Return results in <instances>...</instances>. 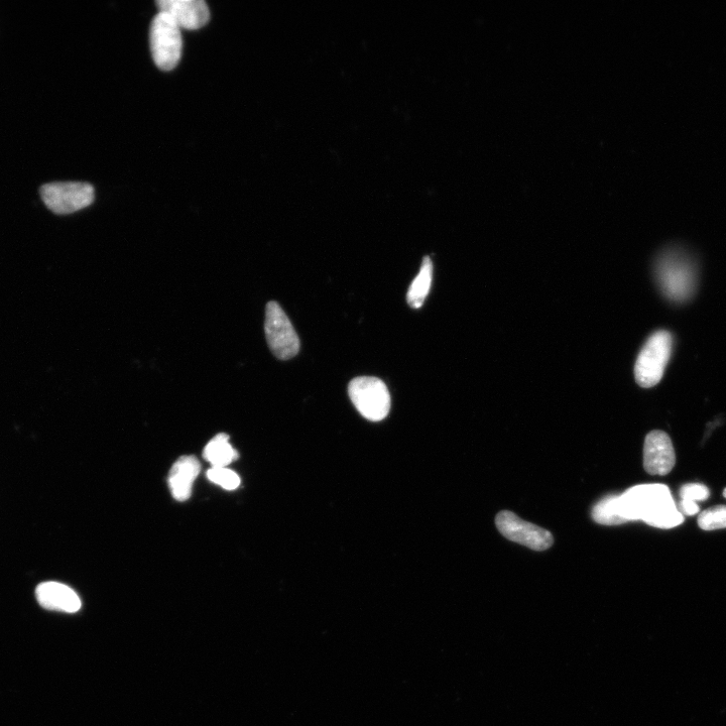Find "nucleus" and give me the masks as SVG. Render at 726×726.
I'll list each match as a JSON object with an SVG mask.
<instances>
[{"instance_id": "f257e3e1", "label": "nucleus", "mask_w": 726, "mask_h": 726, "mask_svg": "<svg viewBox=\"0 0 726 726\" xmlns=\"http://www.w3.org/2000/svg\"><path fill=\"white\" fill-rule=\"evenodd\" d=\"M619 516L625 523L643 521L659 529H672L684 522L671 492L664 484H641L617 496Z\"/></svg>"}, {"instance_id": "f03ea898", "label": "nucleus", "mask_w": 726, "mask_h": 726, "mask_svg": "<svg viewBox=\"0 0 726 726\" xmlns=\"http://www.w3.org/2000/svg\"><path fill=\"white\" fill-rule=\"evenodd\" d=\"M657 279L663 293L674 302L690 299L696 286L695 267L690 259L677 251L668 252L658 261Z\"/></svg>"}, {"instance_id": "7ed1b4c3", "label": "nucleus", "mask_w": 726, "mask_h": 726, "mask_svg": "<svg viewBox=\"0 0 726 726\" xmlns=\"http://www.w3.org/2000/svg\"><path fill=\"white\" fill-rule=\"evenodd\" d=\"M673 347L672 335L665 330L653 334L637 359L635 375L643 388L656 386L663 378Z\"/></svg>"}, {"instance_id": "20e7f679", "label": "nucleus", "mask_w": 726, "mask_h": 726, "mask_svg": "<svg viewBox=\"0 0 726 726\" xmlns=\"http://www.w3.org/2000/svg\"><path fill=\"white\" fill-rule=\"evenodd\" d=\"M348 395L357 411L370 421H382L390 413V392L386 384L378 378L353 379L348 386Z\"/></svg>"}, {"instance_id": "39448f33", "label": "nucleus", "mask_w": 726, "mask_h": 726, "mask_svg": "<svg viewBox=\"0 0 726 726\" xmlns=\"http://www.w3.org/2000/svg\"><path fill=\"white\" fill-rule=\"evenodd\" d=\"M150 43L153 59L158 68L171 71L178 65L183 48L181 29L168 15L159 13L154 19Z\"/></svg>"}, {"instance_id": "423d86ee", "label": "nucleus", "mask_w": 726, "mask_h": 726, "mask_svg": "<svg viewBox=\"0 0 726 726\" xmlns=\"http://www.w3.org/2000/svg\"><path fill=\"white\" fill-rule=\"evenodd\" d=\"M46 206L59 215L71 214L91 205L95 198L92 185L82 182H58L41 188Z\"/></svg>"}, {"instance_id": "0eeeda50", "label": "nucleus", "mask_w": 726, "mask_h": 726, "mask_svg": "<svg viewBox=\"0 0 726 726\" xmlns=\"http://www.w3.org/2000/svg\"><path fill=\"white\" fill-rule=\"evenodd\" d=\"M265 332L273 354L281 360L295 357L300 350L299 336L277 302H270L266 308Z\"/></svg>"}, {"instance_id": "6e6552de", "label": "nucleus", "mask_w": 726, "mask_h": 726, "mask_svg": "<svg viewBox=\"0 0 726 726\" xmlns=\"http://www.w3.org/2000/svg\"><path fill=\"white\" fill-rule=\"evenodd\" d=\"M496 525L504 537L535 551H545L554 543L549 531L521 520L510 511L498 514Z\"/></svg>"}, {"instance_id": "1a4fd4ad", "label": "nucleus", "mask_w": 726, "mask_h": 726, "mask_svg": "<svg viewBox=\"0 0 726 726\" xmlns=\"http://www.w3.org/2000/svg\"><path fill=\"white\" fill-rule=\"evenodd\" d=\"M160 13L168 15L180 29L199 30L210 20V12L203 0H159Z\"/></svg>"}, {"instance_id": "9d476101", "label": "nucleus", "mask_w": 726, "mask_h": 726, "mask_svg": "<svg viewBox=\"0 0 726 726\" xmlns=\"http://www.w3.org/2000/svg\"><path fill=\"white\" fill-rule=\"evenodd\" d=\"M676 463L675 450L668 434L653 431L648 434L644 446V467L651 475L669 474Z\"/></svg>"}, {"instance_id": "9b49d317", "label": "nucleus", "mask_w": 726, "mask_h": 726, "mask_svg": "<svg viewBox=\"0 0 726 726\" xmlns=\"http://www.w3.org/2000/svg\"><path fill=\"white\" fill-rule=\"evenodd\" d=\"M37 600L48 611L74 614L81 609L78 594L69 586L59 582H44L36 589Z\"/></svg>"}, {"instance_id": "f8f14e48", "label": "nucleus", "mask_w": 726, "mask_h": 726, "mask_svg": "<svg viewBox=\"0 0 726 726\" xmlns=\"http://www.w3.org/2000/svg\"><path fill=\"white\" fill-rule=\"evenodd\" d=\"M200 470L201 464L195 456H182L176 461L169 475V487L176 501L185 502L190 499Z\"/></svg>"}, {"instance_id": "ddd939ff", "label": "nucleus", "mask_w": 726, "mask_h": 726, "mask_svg": "<svg viewBox=\"0 0 726 726\" xmlns=\"http://www.w3.org/2000/svg\"><path fill=\"white\" fill-rule=\"evenodd\" d=\"M432 280L433 263L429 257H425L418 276L408 290L407 301L410 307L419 309L423 306L430 292Z\"/></svg>"}, {"instance_id": "4468645a", "label": "nucleus", "mask_w": 726, "mask_h": 726, "mask_svg": "<svg viewBox=\"0 0 726 726\" xmlns=\"http://www.w3.org/2000/svg\"><path fill=\"white\" fill-rule=\"evenodd\" d=\"M203 455L212 467H226L238 457L226 434L216 435L205 447Z\"/></svg>"}, {"instance_id": "2eb2a0df", "label": "nucleus", "mask_w": 726, "mask_h": 726, "mask_svg": "<svg viewBox=\"0 0 726 726\" xmlns=\"http://www.w3.org/2000/svg\"><path fill=\"white\" fill-rule=\"evenodd\" d=\"M710 496L709 490L700 483L685 484L680 490L681 513L686 516H694L699 512L696 502L706 501Z\"/></svg>"}, {"instance_id": "dca6fc26", "label": "nucleus", "mask_w": 726, "mask_h": 726, "mask_svg": "<svg viewBox=\"0 0 726 726\" xmlns=\"http://www.w3.org/2000/svg\"><path fill=\"white\" fill-rule=\"evenodd\" d=\"M616 501L617 496H609L596 504L591 512L593 521L607 526L625 524L618 514Z\"/></svg>"}, {"instance_id": "f3484780", "label": "nucleus", "mask_w": 726, "mask_h": 726, "mask_svg": "<svg viewBox=\"0 0 726 726\" xmlns=\"http://www.w3.org/2000/svg\"><path fill=\"white\" fill-rule=\"evenodd\" d=\"M698 526L704 531L726 528V506H717L702 512L698 518Z\"/></svg>"}, {"instance_id": "a211bd4d", "label": "nucleus", "mask_w": 726, "mask_h": 726, "mask_svg": "<svg viewBox=\"0 0 726 726\" xmlns=\"http://www.w3.org/2000/svg\"><path fill=\"white\" fill-rule=\"evenodd\" d=\"M207 477L227 491H234L240 486L239 476L226 467H212L208 470Z\"/></svg>"}, {"instance_id": "6ab92c4d", "label": "nucleus", "mask_w": 726, "mask_h": 726, "mask_svg": "<svg viewBox=\"0 0 726 726\" xmlns=\"http://www.w3.org/2000/svg\"><path fill=\"white\" fill-rule=\"evenodd\" d=\"M723 496H724V498L726 499V489H725V490H724V492H723Z\"/></svg>"}]
</instances>
